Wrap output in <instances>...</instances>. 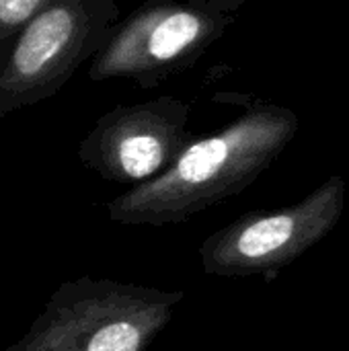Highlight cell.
Wrapping results in <instances>:
<instances>
[{
    "instance_id": "3",
    "label": "cell",
    "mask_w": 349,
    "mask_h": 351,
    "mask_svg": "<svg viewBox=\"0 0 349 351\" xmlns=\"http://www.w3.org/2000/svg\"><path fill=\"white\" fill-rule=\"evenodd\" d=\"M344 208L346 179L333 175L298 204L243 214L202 243V269L218 278L278 271L323 241Z\"/></svg>"
},
{
    "instance_id": "6",
    "label": "cell",
    "mask_w": 349,
    "mask_h": 351,
    "mask_svg": "<svg viewBox=\"0 0 349 351\" xmlns=\"http://www.w3.org/2000/svg\"><path fill=\"white\" fill-rule=\"evenodd\" d=\"M86 31V12L76 0L53 2L33 16L0 78V105H14L60 78L80 53Z\"/></svg>"
},
{
    "instance_id": "1",
    "label": "cell",
    "mask_w": 349,
    "mask_h": 351,
    "mask_svg": "<svg viewBox=\"0 0 349 351\" xmlns=\"http://www.w3.org/2000/svg\"><path fill=\"white\" fill-rule=\"evenodd\" d=\"M298 115L282 105L257 103L230 125L189 142L160 175L134 185L107 204L123 226H167L245 191L290 146Z\"/></svg>"
},
{
    "instance_id": "7",
    "label": "cell",
    "mask_w": 349,
    "mask_h": 351,
    "mask_svg": "<svg viewBox=\"0 0 349 351\" xmlns=\"http://www.w3.org/2000/svg\"><path fill=\"white\" fill-rule=\"evenodd\" d=\"M45 2L47 0H0V27L12 29L31 21L45 8Z\"/></svg>"
},
{
    "instance_id": "5",
    "label": "cell",
    "mask_w": 349,
    "mask_h": 351,
    "mask_svg": "<svg viewBox=\"0 0 349 351\" xmlns=\"http://www.w3.org/2000/svg\"><path fill=\"white\" fill-rule=\"evenodd\" d=\"M187 107L154 101L105 115L80 144V160L113 183H144L167 171L191 142Z\"/></svg>"
},
{
    "instance_id": "4",
    "label": "cell",
    "mask_w": 349,
    "mask_h": 351,
    "mask_svg": "<svg viewBox=\"0 0 349 351\" xmlns=\"http://www.w3.org/2000/svg\"><path fill=\"white\" fill-rule=\"evenodd\" d=\"M241 0H218L212 6L160 2L136 12L107 43L91 76L148 78L167 72L216 39L234 16Z\"/></svg>"
},
{
    "instance_id": "2",
    "label": "cell",
    "mask_w": 349,
    "mask_h": 351,
    "mask_svg": "<svg viewBox=\"0 0 349 351\" xmlns=\"http://www.w3.org/2000/svg\"><path fill=\"white\" fill-rule=\"evenodd\" d=\"M183 296L181 290L107 278L64 282L4 351H148Z\"/></svg>"
}]
</instances>
